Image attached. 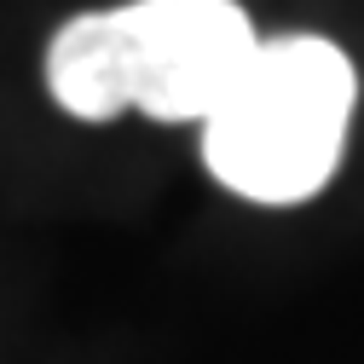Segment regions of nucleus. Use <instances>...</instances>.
Returning <instances> with one entry per match:
<instances>
[{"mask_svg": "<svg viewBox=\"0 0 364 364\" xmlns=\"http://www.w3.org/2000/svg\"><path fill=\"white\" fill-rule=\"evenodd\" d=\"M260 35L237 0H133L70 18L47 47V87L81 122L145 110L208 122L255 58Z\"/></svg>", "mask_w": 364, "mask_h": 364, "instance_id": "f257e3e1", "label": "nucleus"}, {"mask_svg": "<svg viewBox=\"0 0 364 364\" xmlns=\"http://www.w3.org/2000/svg\"><path fill=\"white\" fill-rule=\"evenodd\" d=\"M358 81L341 47L318 35L260 41L232 93L203 122V156L225 191L289 208L330 186L347 145Z\"/></svg>", "mask_w": 364, "mask_h": 364, "instance_id": "f03ea898", "label": "nucleus"}]
</instances>
